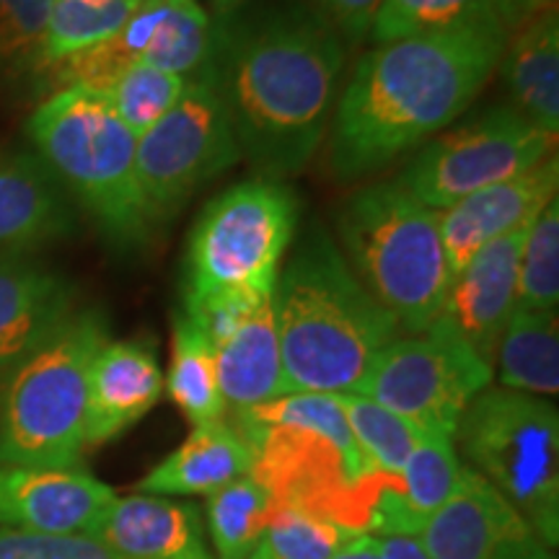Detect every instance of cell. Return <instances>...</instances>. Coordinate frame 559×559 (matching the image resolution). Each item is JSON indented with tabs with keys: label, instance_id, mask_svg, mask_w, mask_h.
I'll return each mask as SVG.
<instances>
[{
	"label": "cell",
	"instance_id": "ba28073f",
	"mask_svg": "<svg viewBox=\"0 0 559 559\" xmlns=\"http://www.w3.org/2000/svg\"><path fill=\"white\" fill-rule=\"evenodd\" d=\"M296 228L298 198L283 181L257 177L221 192L187 239L181 311L270 298Z\"/></svg>",
	"mask_w": 559,
	"mask_h": 559
},
{
	"label": "cell",
	"instance_id": "74e56055",
	"mask_svg": "<svg viewBox=\"0 0 559 559\" xmlns=\"http://www.w3.org/2000/svg\"><path fill=\"white\" fill-rule=\"evenodd\" d=\"M381 547L383 559H432L425 549V544L419 542V536L409 534H386L376 536Z\"/></svg>",
	"mask_w": 559,
	"mask_h": 559
},
{
	"label": "cell",
	"instance_id": "e0dca14e",
	"mask_svg": "<svg viewBox=\"0 0 559 559\" xmlns=\"http://www.w3.org/2000/svg\"><path fill=\"white\" fill-rule=\"evenodd\" d=\"M528 228L487 243L469 264L451 280L440 319H445L464 337L481 360L495 366L500 337L510 313L515 311L519 264Z\"/></svg>",
	"mask_w": 559,
	"mask_h": 559
},
{
	"label": "cell",
	"instance_id": "d6986e66",
	"mask_svg": "<svg viewBox=\"0 0 559 559\" xmlns=\"http://www.w3.org/2000/svg\"><path fill=\"white\" fill-rule=\"evenodd\" d=\"M91 536L117 559H215L198 506L160 495H117Z\"/></svg>",
	"mask_w": 559,
	"mask_h": 559
},
{
	"label": "cell",
	"instance_id": "8992f818",
	"mask_svg": "<svg viewBox=\"0 0 559 559\" xmlns=\"http://www.w3.org/2000/svg\"><path fill=\"white\" fill-rule=\"evenodd\" d=\"M39 158L79 198L104 234L122 247H140L151 223L138 185V138L124 128L102 91L62 86L29 117Z\"/></svg>",
	"mask_w": 559,
	"mask_h": 559
},
{
	"label": "cell",
	"instance_id": "30bf717a",
	"mask_svg": "<svg viewBox=\"0 0 559 559\" xmlns=\"http://www.w3.org/2000/svg\"><path fill=\"white\" fill-rule=\"evenodd\" d=\"M492 376L495 368L438 317L425 332L391 340L355 394L404 417L419 432L453 438L464 409Z\"/></svg>",
	"mask_w": 559,
	"mask_h": 559
},
{
	"label": "cell",
	"instance_id": "d6a6232c",
	"mask_svg": "<svg viewBox=\"0 0 559 559\" xmlns=\"http://www.w3.org/2000/svg\"><path fill=\"white\" fill-rule=\"evenodd\" d=\"M358 531L298 508H275L251 559H332Z\"/></svg>",
	"mask_w": 559,
	"mask_h": 559
},
{
	"label": "cell",
	"instance_id": "9c48e42d",
	"mask_svg": "<svg viewBox=\"0 0 559 559\" xmlns=\"http://www.w3.org/2000/svg\"><path fill=\"white\" fill-rule=\"evenodd\" d=\"M459 459L513 506L547 547L559 544V412L544 396L487 386L459 419Z\"/></svg>",
	"mask_w": 559,
	"mask_h": 559
},
{
	"label": "cell",
	"instance_id": "5b68a950",
	"mask_svg": "<svg viewBox=\"0 0 559 559\" xmlns=\"http://www.w3.org/2000/svg\"><path fill=\"white\" fill-rule=\"evenodd\" d=\"M340 251L362 288L396 319L402 334L425 332L443 311L451 270L438 213L396 179L362 187L337 213Z\"/></svg>",
	"mask_w": 559,
	"mask_h": 559
},
{
	"label": "cell",
	"instance_id": "5bb4252c",
	"mask_svg": "<svg viewBox=\"0 0 559 559\" xmlns=\"http://www.w3.org/2000/svg\"><path fill=\"white\" fill-rule=\"evenodd\" d=\"M432 559H557L492 485L464 466L451 500L419 531Z\"/></svg>",
	"mask_w": 559,
	"mask_h": 559
},
{
	"label": "cell",
	"instance_id": "7402d4cb",
	"mask_svg": "<svg viewBox=\"0 0 559 559\" xmlns=\"http://www.w3.org/2000/svg\"><path fill=\"white\" fill-rule=\"evenodd\" d=\"M228 412H247L288 394L272 298H264L213 342Z\"/></svg>",
	"mask_w": 559,
	"mask_h": 559
},
{
	"label": "cell",
	"instance_id": "277c9868",
	"mask_svg": "<svg viewBox=\"0 0 559 559\" xmlns=\"http://www.w3.org/2000/svg\"><path fill=\"white\" fill-rule=\"evenodd\" d=\"M230 423L254 453L251 477L275 508H298L368 534L386 489H400L368 469L340 394H283Z\"/></svg>",
	"mask_w": 559,
	"mask_h": 559
},
{
	"label": "cell",
	"instance_id": "484cf974",
	"mask_svg": "<svg viewBox=\"0 0 559 559\" xmlns=\"http://www.w3.org/2000/svg\"><path fill=\"white\" fill-rule=\"evenodd\" d=\"M164 389L169 391V400L181 409V415L190 419L192 428L218 423L228 415L213 342L198 321H192L185 311H179L174 319L171 362Z\"/></svg>",
	"mask_w": 559,
	"mask_h": 559
},
{
	"label": "cell",
	"instance_id": "7c38bea8",
	"mask_svg": "<svg viewBox=\"0 0 559 559\" xmlns=\"http://www.w3.org/2000/svg\"><path fill=\"white\" fill-rule=\"evenodd\" d=\"M239 160L218 91L207 73L194 75L177 107L138 135L135 169L151 228L169 223L194 192Z\"/></svg>",
	"mask_w": 559,
	"mask_h": 559
},
{
	"label": "cell",
	"instance_id": "52a82bcc",
	"mask_svg": "<svg viewBox=\"0 0 559 559\" xmlns=\"http://www.w3.org/2000/svg\"><path fill=\"white\" fill-rule=\"evenodd\" d=\"M107 340V319L99 311H75L60 332L5 373L0 464L81 466L88 370Z\"/></svg>",
	"mask_w": 559,
	"mask_h": 559
},
{
	"label": "cell",
	"instance_id": "d4e9b609",
	"mask_svg": "<svg viewBox=\"0 0 559 559\" xmlns=\"http://www.w3.org/2000/svg\"><path fill=\"white\" fill-rule=\"evenodd\" d=\"M498 386L534 396L559 391V319L557 311L515 309L502 332L495 366Z\"/></svg>",
	"mask_w": 559,
	"mask_h": 559
},
{
	"label": "cell",
	"instance_id": "3957f363",
	"mask_svg": "<svg viewBox=\"0 0 559 559\" xmlns=\"http://www.w3.org/2000/svg\"><path fill=\"white\" fill-rule=\"evenodd\" d=\"M272 309L288 394H355L402 334L324 228H311L280 270Z\"/></svg>",
	"mask_w": 559,
	"mask_h": 559
},
{
	"label": "cell",
	"instance_id": "603a6c76",
	"mask_svg": "<svg viewBox=\"0 0 559 559\" xmlns=\"http://www.w3.org/2000/svg\"><path fill=\"white\" fill-rule=\"evenodd\" d=\"M254 453L230 419L192 428L185 443L138 481L135 492L179 498V495H213L230 481L247 477Z\"/></svg>",
	"mask_w": 559,
	"mask_h": 559
},
{
	"label": "cell",
	"instance_id": "cb8c5ba5",
	"mask_svg": "<svg viewBox=\"0 0 559 559\" xmlns=\"http://www.w3.org/2000/svg\"><path fill=\"white\" fill-rule=\"evenodd\" d=\"M498 70L513 107L531 124L559 130V16L547 9L508 34Z\"/></svg>",
	"mask_w": 559,
	"mask_h": 559
},
{
	"label": "cell",
	"instance_id": "2e32d148",
	"mask_svg": "<svg viewBox=\"0 0 559 559\" xmlns=\"http://www.w3.org/2000/svg\"><path fill=\"white\" fill-rule=\"evenodd\" d=\"M559 160L549 156L536 169L459 200L456 205L436 210L440 241L451 277H456L487 243L515 234L539 218V213L557 198Z\"/></svg>",
	"mask_w": 559,
	"mask_h": 559
},
{
	"label": "cell",
	"instance_id": "ac0fdd59",
	"mask_svg": "<svg viewBox=\"0 0 559 559\" xmlns=\"http://www.w3.org/2000/svg\"><path fill=\"white\" fill-rule=\"evenodd\" d=\"M160 394L164 370L151 342H104L88 370L86 449L122 436L156 407Z\"/></svg>",
	"mask_w": 559,
	"mask_h": 559
},
{
	"label": "cell",
	"instance_id": "7a4b0ae2",
	"mask_svg": "<svg viewBox=\"0 0 559 559\" xmlns=\"http://www.w3.org/2000/svg\"><path fill=\"white\" fill-rule=\"evenodd\" d=\"M502 24L376 45L342 86L330 130V166L342 181L383 169L464 115L498 70Z\"/></svg>",
	"mask_w": 559,
	"mask_h": 559
},
{
	"label": "cell",
	"instance_id": "9a60e30c",
	"mask_svg": "<svg viewBox=\"0 0 559 559\" xmlns=\"http://www.w3.org/2000/svg\"><path fill=\"white\" fill-rule=\"evenodd\" d=\"M117 492L81 466L0 464V528L24 534H94Z\"/></svg>",
	"mask_w": 559,
	"mask_h": 559
},
{
	"label": "cell",
	"instance_id": "6da1fadb",
	"mask_svg": "<svg viewBox=\"0 0 559 559\" xmlns=\"http://www.w3.org/2000/svg\"><path fill=\"white\" fill-rule=\"evenodd\" d=\"M345 41L311 3L226 11L202 73L260 179L304 171L332 124Z\"/></svg>",
	"mask_w": 559,
	"mask_h": 559
},
{
	"label": "cell",
	"instance_id": "44dd1931",
	"mask_svg": "<svg viewBox=\"0 0 559 559\" xmlns=\"http://www.w3.org/2000/svg\"><path fill=\"white\" fill-rule=\"evenodd\" d=\"M70 228L73 213L45 160L26 153L0 156V254L41 247Z\"/></svg>",
	"mask_w": 559,
	"mask_h": 559
},
{
	"label": "cell",
	"instance_id": "60d3db41",
	"mask_svg": "<svg viewBox=\"0 0 559 559\" xmlns=\"http://www.w3.org/2000/svg\"><path fill=\"white\" fill-rule=\"evenodd\" d=\"M215 5H218V9L226 13V11H234V9H241V3L243 0H213Z\"/></svg>",
	"mask_w": 559,
	"mask_h": 559
},
{
	"label": "cell",
	"instance_id": "4dcf8cb0",
	"mask_svg": "<svg viewBox=\"0 0 559 559\" xmlns=\"http://www.w3.org/2000/svg\"><path fill=\"white\" fill-rule=\"evenodd\" d=\"M349 430L368 469L402 489V469L415 449L419 430L407 419L360 394H340Z\"/></svg>",
	"mask_w": 559,
	"mask_h": 559
},
{
	"label": "cell",
	"instance_id": "f1b7e54d",
	"mask_svg": "<svg viewBox=\"0 0 559 559\" xmlns=\"http://www.w3.org/2000/svg\"><path fill=\"white\" fill-rule=\"evenodd\" d=\"M464 464H461L453 438L419 432L415 449L402 469L400 502L404 519L415 536H419L430 515L451 500Z\"/></svg>",
	"mask_w": 559,
	"mask_h": 559
},
{
	"label": "cell",
	"instance_id": "4316f807",
	"mask_svg": "<svg viewBox=\"0 0 559 559\" xmlns=\"http://www.w3.org/2000/svg\"><path fill=\"white\" fill-rule=\"evenodd\" d=\"M272 515V498L251 474L207 495L205 534L215 559H251Z\"/></svg>",
	"mask_w": 559,
	"mask_h": 559
},
{
	"label": "cell",
	"instance_id": "ffe728a7",
	"mask_svg": "<svg viewBox=\"0 0 559 559\" xmlns=\"http://www.w3.org/2000/svg\"><path fill=\"white\" fill-rule=\"evenodd\" d=\"M75 313L68 277L19 254L0 257V373L45 345Z\"/></svg>",
	"mask_w": 559,
	"mask_h": 559
},
{
	"label": "cell",
	"instance_id": "836d02e7",
	"mask_svg": "<svg viewBox=\"0 0 559 559\" xmlns=\"http://www.w3.org/2000/svg\"><path fill=\"white\" fill-rule=\"evenodd\" d=\"M559 306V200L531 223L519 264L515 309L557 311Z\"/></svg>",
	"mask_w": 559,
	"mask_h": 559
},
{
	"label": "cell",
	"instance_id": "1f68e13d",
	"mask_svg": "<svg viewBox=\"0 0 559 559\" xmlns=\"http://www.w3.org/2000/svg\"><path fill=\"white\" fill-rule=\"evenodd\" d=\"M187 83L190 81L181 75L166 73V70L145 66V62H132L109 83L104 96L115 115L124 122V128L138 138L177 107L185 96Z\"/></svg>",
	"mask_w": 559,
	"mask_h": 559
},
{
	"label": "cell",
	"instance_id": "e575fe53",
	"mask_svg": "<svg viewBox=\"0 0 559 559\" xmlns=\"http://www.w3.org/2000/svg\"><path fill=\"white\" fill-rule=\"evenodd\" d=\"M55 0H0V75L39 73Z\"/></svg>",
	"mask_w": 559,
	"mask_h": 559
},
{
	"label": "cell",
	"instance_id": "8fae6325",
	"mask_svg": "<svg viewBox=\"0 0 559 559\" xmlns=\"http://www.w3.org/2000/svg\"><path fill=\"white\" fill-rule=\"evenodd\" d=\"M555 143L557 135L502 104L419 145L396 181L425 207L445 210L485 187L536 169L555 156Z\"/></svg>",
	"mask_w": 559,
	"mask_h": 559
},
{
	"label": "cell",
	"instance_id": "ab89813d",
	"mask_svg": "<svg viewBox=\"0 0 559 559\" xmlns=\"http://www.w3.org/2000/svg\"><path fill=\"white\" fill-rule=\"evenodd\" d=\"M332 559H383L379 539L373 534L353 536Z\"/></svg>",
	"mask_w": 559,
	"mask_h": 559
},
{
	"label": "cell",
	"instance_id": "f546056e",
	"mask_svg": "<svg viewBox=\"0 0 559 559\" xmlns=\"http://www.w3.org/2000/svg\"><path fill=\"white\" fill-rule=\"evenodd\" d=\"M140 0H55L41 45V70L99 47L128 24Z\"/></svg>",
	"mask_w": 559,
	"mask_h": 559
},
{
	"label": "cell",
	"instance_id": "f35d334b",
	"mask_svg": "<svg viewBox=\"0 0 559 559\" xmlns=\"http://www.w3.org/2000/svg\"><path fill=\"white\" fill-rule=\"evenodd\" d=\"M500 16L506 21L508 32L519 29V26L534 13L557 9V0H498Z\"/></svg>",
	"mask_w": 559,
	"mask_h": 559
},
{
	"label": "cell",
	"instance_id": "d590c367",
	"mask_svg": "<svg viewBox=\"0 0 559 559\" xmlns=\"http://www.w3.org/2000/svg\"><path fill=\"white\" fill-rule=\"evenodd\" d=\"M0 559H117L88 534L47 536L0 528Z\"/></svg>",
	"mask_w": 559,
	"mask_h": 559
},
{
	"label": "cell",
	"instance_id": "8d00e7d4",
	"mask_svg": "<svg viewBox=\"0 0 559 559\" xmlns=\"http://www.w3.org/2000/svg\"><path fill=\"white\" fill-rule=\"evenodd\" d=\"M311 5L337 29L342 41L360 45L370 34L381 0H311Z\"/></svg>",
	"mask_w": 559,
	"mask_h": 559
},
{
	"label": "cell",
	"instance_id": "4fadbf2b",
	"mask_svg": "<svg viewBox=\"0 0 559 559\" xmlns=\"http://www.w3.org/2000/svg\"><path fill=\"white\" fill-rule=\"evenodd\" d=\"M213 45L215 21L198 0H140L117 37L73 55L52 70H58L62 86H86L102 94L132 62L190 81V75L205 70Z\"/></svg>",
	"mask_w": 559,
	"mask_h": 559
},
{
	"label": "cell",
	"instance_id": "83f0119b",
	"mask_svg": "<svg viewBox=\"0 0 559 559\" xmlns=\"http://www.w3.org/2000/svg\"><path fill=\"white\" fill-rule=\"evenodd\" d=\"M485 24L506 26L498 0H381L368 37L373 45H386L396 39Z\"/></svg>",
	"mask_w": 559,
	"mask_h": 559
}]
</instances>
